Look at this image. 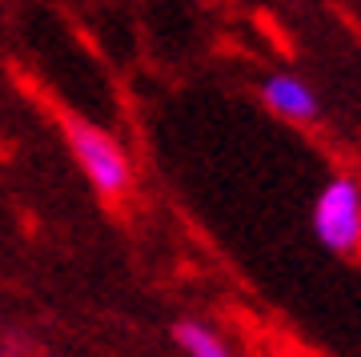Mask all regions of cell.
I'll return each instance as SVG.
<instances>
[{
    "label": "cell",
    "instance_id": "cell-1",
    "mask_svg": "<svg viewBox=\"0 0 361 357\" xmlns=\"http://www.w3.org/2000/svg\"><path fill=\"white\" fill-rule=\"evenodd\" d=\"M61 125H65L68 153H73L77 169L85 173V181L97 189V197L121 201L133 189V157L125 153V145L116 137H109L104 128L80 121V116H65Z\"/></svg>",
    "mask_w": 361,
    "mask_h": 357
},
{
    "label": "cell",
    "instance_id": "cell-2",
    "mask_svg": "<svg viewBox=\"0 0 361 357\" xmlns=\"http://www.w3.org/2000/svg\"><path fill=\"white\" fill-rule=\"evenodd\" d=\"M313 237L334 257L361 253V181L349 173H337L322 185L313 201Z\"/></svg>",
    "mask_w": 361,
    "mask_h": 357
},
{
    "label": "cell",
    "instance_id": "cell-3",
    "mask_svg": "<svg viewBox=\"0 0 361 357\" xmlns=\"http://www.w3.org/2000/svg\"><path fill=\"white\" fill-rule=\"evenodd\" d=\"M257 97L273 116H281L289 125H317L322 121V101H317L313 85H305L293 73H269L261 80Z\"/></svg>",
    "mask_w": 361,
    "mask_h": 357
},
{
    "label": "cell",
    "instance_id": "cell-4",
    "mask_svg": "<svg viewBox=\"0 0 361 357\" xmlns=\"http://www.w3.org/2000/svg\"><path fill=\"white\" fill-rule=\"evenodd\" d=\"M169 337H173V345H177L180 353H189V357H229L233 353L229 337L221 329H213V325H205V321H197V317L173 321Z\"/></svg>",
    "mask_w": 361,
    "mask_h": 357
}]
</instances>
